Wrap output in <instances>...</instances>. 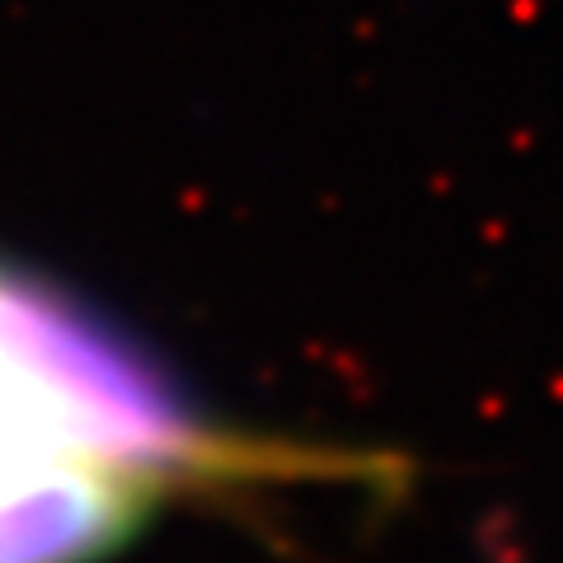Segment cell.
Here are the masks:
<instances>
[{
  "instance_id": "obj_1",
  "label": "cell",
  "mask_w": 563,
  "mask_h": 563,
  "mask_svg": "<svg viewBox=\"0 0 563 563\" xmlns=\"http://www.w3.org/2000/svg\"><path fill=\"white\" fill-rule=\"evenodd\" d=\"M217 446L151 362L0 273V563H90Z\"/></svg>"
}]
</instances>
